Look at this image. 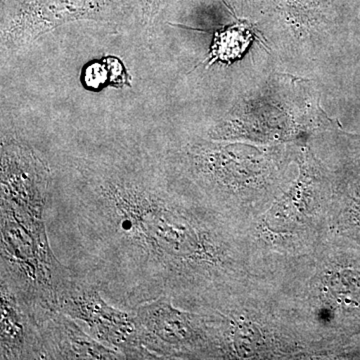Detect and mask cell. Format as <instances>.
<instances>
[{
	"label": "cell",
	"instance_id": "obj_7",
	"mask_svg": "<svg viewBox=\"0 0 360 360\" xmlns=\"http://www.w3.org/2000/svg\"><path fill=\"white\" fill-rule=\"evenodd\" d=\"M82 82L85 89L94 91L110 85V71L105 58L87 63L82 70Z\"/></svg>",
	"mask_w": 360,
	"mask_h": 360
},
{
	"label": "cell",
	"instance_id": "obj_4",
	"mask_svg": "<svg viewBox=\"0 0 360 360\" xmlns=\"http://www.w3.org/2000/svg\"><path fill=\"white\" fill-rule=\"evenodd\" d=\"M42 359H125L124 355L85 333L63 312L49 315L39 326Z\"/></svg>",
	"mask_w": 360,
	"mask_h": 360
},
{
	"label": "cell",
	"instance_id": "obj_1",
	"mask_svg": "<svg viewBox=\"0 0 360 360\" xmlns=\"http://www.w3.org/2000/svg\"><path fill=\"white\" fill-rule=\"evenodd\" d=\"M99 291L96 284L75 274L59 300L58 311L84 322L92 338L125 359H158L142 345L134 311L111 307Z\"/></svg>",
	"mask_w": 360,
	"mask_h": 360
},
{
	"label": "cell",
	"instance_id": "obj_6",
	"mask_svg": "<svg viewBox=\"0 0 360 360\" xmlns=\"http://www.w3.org/2000/svg\"><path fill=\"white\" fill-rule=\"evenodd\" d=\"M248 32L245 25H236L217 33L212 45L210 61H229L240 56L248 44Z\"/></svg>",
	"mask_w": 360,
	"mask_h": 360
},
{
	"label": "cell",
	"instance_id": "obj_5",
	"mask_svg": "<svg viewBox=\"0 0 360 360\" xmlns=\"http://www.w3.org/2000/svg\"><path fill=\"white\" fill-rule=\"evenodd\" d=\"M1 359H42L39 324L13 288L1 281Z\"/></svg>",
	"mask_w": 360,
	"mask_h": 360
},
{
	"label": "cell",
	"instance_id": "obj_3",
	"mask_svg": "<svg viewBox=\"0 0 360 360\" xmlns=\"http://www.w3.org/2000/svg\"><path fill=\"white\" fill-rule=\"evenodd\" d=\"M51 172L37 151L16 139L1 142V202L34 219H44Z\"/></svg>",
	"mask_w": 360,
	"mask_h": 360
},
{
	"label": "cell",
	"instance_id": "obj_2",
	"mask_svg": "<svg viewBox=\"0 0 360 360\" xmlns=\"http://www.w3.org/2000/svg\"><path fill=\"white\" fill-rule=\"evenodd\" d=\"M116 2L118 0H20L2 23V45L20 51L65 23L108 20Z\"/></svg>",
	"mask_w": 360,
	"mask_h": 360
},
{
	"label": "cell",
	"instance_id": "obj_8",
	"mask_svg": "<svg viewBox=\"0 0 360 360\" xmlns=\"http://www.w3.org/2000/svg\"><path fill=\"white\" fill-rule=\"evenodd\" d=\"M105 59L110 71V86H131V77L122 61L115 56H105Z\"/></svg>",
	"mask_w": 360,
	"mask_h": 360
}]
</instances>
